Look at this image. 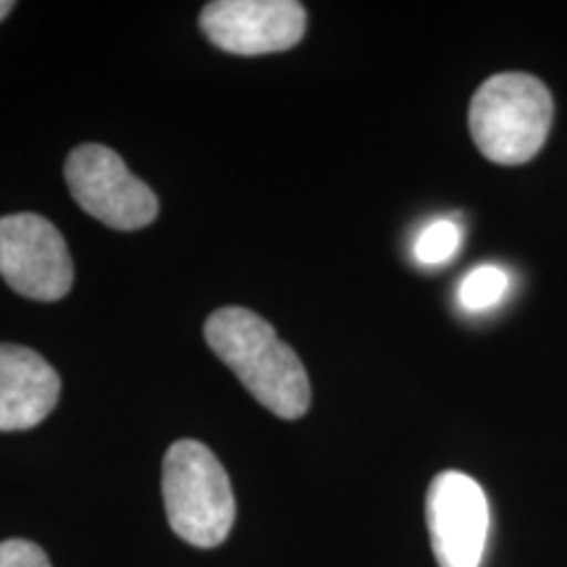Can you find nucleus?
<instances>
[{"label": "nucleus", "instance_id": "f257e3e1", "mask_svg": "<svg viewBox=\"0 0 567 567\" xmlns=\"http://www.w3.org/2000/svg\"><path fill=\"white\" fill-rule=\"evenodd\" d=\"M210 350L237 373L247 392L284 421L310 408V381L302 360L276 337L274 326L245 308H221L205 321Z\"/></svg>", "mask_w": 567, "mask_h": 567}, {"label": "nucleus", "instance_id": "f03ea898", "mask_svg": "<svg viewBox=\"0 0 567 567\" xmlns=\"http://www.w3.org/2000/svg\"><path fill=\"white\" fill-rule=\"evenodd\" d=\"M555 103L547 84L520 71L494 74L471 101V134L481 153L502 166H520L549 137Z\"/></svg>", "mask_w": 567, "mask_h": 567}, {"label": "nucleus", "instance_id": "7ed1b4c3", "mask_svg": "<svg viewBox=\"0 0 567 567\" xmlns=\"http://www.w3.org/2000/svg\"><path fill=\"white\" fill-rule=\"evenodd\" d=\"M163 502L174 534L193 547H218L234 526V492L208 446L182 439L163 460Z\"/></svg>", "mask_w": 567, "mask_h": 567}, {"label": "nucleus", "instance_id": "20e7f679", "mask_svg": "<svg viewBox=\"0 0 567 567\" xmlns=\"http://www.w3.org/2000/svg\"><path fill=\"white\" fill-rule=\"evenodd\" d=\"M66 184L82 210L118 231H134L158 216V197L103 145H82L66 158Z\"/></svg>", "mask_w": 567, "mask_h": 567}, {"label": "nucleus", "instance_id": "39448f33", "mask_svg": "<svg viewBox=\"0 0 567 567\" xmlns=\"http://www.w3.org/2000/svg\"><path fill=\"white\" fill-rule=\"evenodd\" d=\"M0 276L13 292L55 302L74 284V264L63 234L34 213L0 218Z\"/></svg>", "mask_w": 567, "mask_h": 567}, {"label": "nucleus", "instance_id": "423d86ee", "mask_svg": "<svg viewBox=\"0 0 567 567\" xmlns=\"http://www.w3.org/2000/svg\"><path fill=\"white\" fill-rule=\"evenodd\" d=\"M431 549L439 567H481L488 538V502L478 481L444 471L425 496Z\"/></svg>", "mask_w": 567, "mask_h": 567}, {"label": "nucleus", "instance_id": "0eeeda50", "mask_svg": "<svg viewBox=\"0 0 567 567\" xmlns=\"http://www.w3.org/2000/svg\"><path fill=\"white\" fill-rule=\"evenodd\" d=\"M305 24L308 13L295 0H216L200 13L205 38L234 55L289 51L302 40Z\"/></svg>", "mask_w": 567, "mask_h": 567}, {"label": "nucleus", "instance_id": "6e6552de", "mask_svg": "<svg viewBox=\"0 0 567 567\" xmlns=\"http://www.w3.org/2000/svg\"><path fill=\"white\" fill-rule=\"evenodd\" d=\"M61 379L30 347L0 344V431H27L59 405Z\"/></svg>", "mask_w": 567, "mask_h": 567}, {"label": "nucleus", "instance_id": "1a4fd4ad", "mask_svg": "<svg viewBox=\"0 0 567 567\" xmlns=\"http://www.w3.org/2000/svg\"><path fill=\"white\" fill-rule=\"evenodd\" d=\"M509 274L499 266H478L460 281L457 302L467 313H484L505 300Z\"/></svg>", "mask_w": 567, "mask_h": 567}, {"label": "nucleus", "instance_id": "9d476101", "mask_svg": "<svg viewBox=\"0 0 567 567\" xmlns=\"http://www.w3.org/2000/svg\"><path fill=\"white\" fill-rule=\"evenodd\" d=\"M463 245V229L452 218H436L417 234L413 255L421 266H444L452 260Z\"/></svg>", "mask_w": 567, "mask_h": 567}, {"label": "nucleus", "instance_id": "9b49d317", "mask_svg": "<svg viewBox=\"0 0 567 567\" xmlns=\"http://www.w3.org/2000/svg\"><path fill=\"white\" fill-rule=\"evenodd\" d=\"M0 567H53L38 544L24 538H9L0 544Z\"/></svg>", "mask_w": 567, "mask_h": 567}, {"label": "nucleus", "instance_id": "f8f14e48", "mask_svg": "<svg viewBox=\"0 0 567 567\" xmlns=\"http://www.w3.org/2000/svg\"><path fill=\"white\" fill-rule=\"evenodd\" d=\"M11 11H13V3H9V0H0V21L9 17Z\"/></svg>", "mask_w": 567, "mask_h": 567}]
</instances>
